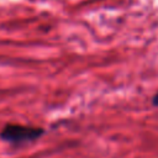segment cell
Instances as JSON below:
<instances>
[{"label":"cell","mask_w":158,"mask_h":158,"mask_svg":"<svg viewBox=\"0 0 158 158\" xmlns=\"http://www.w3.org/2000/svg\"><path fill=\"white\" fill-rule=\"evenodd\" d=\"M44 128L19 123H7L0 131V138L11 146L20 147L32 143L44 135Z\"/></svg>","instance_id":"obj_1"},{"label":"cell","mask_w":158,"mask_h":158,"mask_svg":"<svg viewBox=\"0 0 158 158\" xmlns=\"http://www.w3.org/2000/svg\"><path fill=\"white\" fill-rule=\"evenodd\" d=\"M152 105L153 106H156V107H158V91L153 95V98H152Z\"/></svg>","instance_id":"obj_2"}]
</instances>
